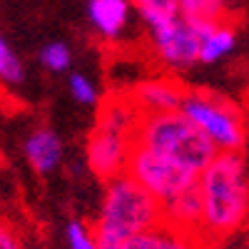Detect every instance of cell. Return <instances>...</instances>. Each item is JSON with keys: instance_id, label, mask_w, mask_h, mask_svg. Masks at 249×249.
Listing matches in <instances>:
<instances>
[{"instance_id": "obj_9", "label": "cell", "mask_w": 249, "mask_h": 249, "mask_svg": "<svg viewBox=\"0 0 249 249\" xmlns=\"http://www.w3.org/2000/svg\"><path fill=\"white\" fill-rule=\"evenodd\" d=\"M184 92L175 88L172 82L155 80V82H142L132 90V102L142 115H160V112H175L182 107Z\"/></svg>"}, {"instance_id": "obj_14", "label": "cell", "mask_w": 249, "mask_h": 249, "mask_svg": "<svg viewBox=\"0 0 249 249\" xmlns=\"http://www.w3.org/2000/svg\"><path fill=\"white\" fill-rule=\"evenodd\" d=\"M135 8L142 15V20L152 28L167 23V20L182 15L179 13V0H135Z\"/></svg>"}, {"instance_id": "obj_6", "label": "cell", "mask_w": 249, "mask_h": 249, "mask_svg": "<svg viewBox=\"0 0 249 249\" xmlns=\"http://www.w3.org/2000/svg\"><path fill=\"white\" fill-rule=\"evenodd\" d=\"M214 23L207 20H192L177 15L167 23H162L152 28V43L157 55L172 68H190L195 62H199L202 55V40L210 33Z\"/></svg>"}, {"instance_id": "obj_12", "label": "cell", "mask_w": 249, "mask_h": 249, "mask_svg": "<svg viewBox=\"0 0 249 249\" xmlns=\"http://www.w3.org/2000/svg\"><path fill=\"white\" fill-rule=\"evenodd\" d=\"M132 0H90L88 3V15L92 28L102 37H117L130 18Z\"/></svg>"}, {"instance_id": "obj_2", "label": "cell", "mask_w": 249, "mask_h": 249, "mask_svg": "<svg viewBox=\"0 0 249 249\" xmlns=\"http://www.w3.org/2000/svg\"><path fill=\"white\" fill-rule=\"evenodd\" d=\"M162 222H164L162 202L124 172L110 179L105 187V197H102L95 224V239L130 244V239Z\"/></svg>"}, {"instance_id": "obj_5", "label": "cell", "mask_w": 249, "mask_h": 249, "mask_svg": "<svg viewBox=\"0 0 249 249\" xmlns=\"http://www.w3.org/2000/svg\"><path fill=\"white\" fill-rule=\"evenodd\" d=\"M127 175L140 182L150 195H155L162 204L172 202L175 197L190 192L192 187L199 184V172L177 164L167 157H160L150 150L135 144V150L127 162Z\"/></svg>"}, {"instance_id": "obj_18", "label": "cell", "mask_w": 249, "mask_h": 249, "mask_svg": "<svg viewBox=\"0 0 249 249\" xmlns=\"http://www.w3.org/2000/svg\"><path fill=\"white\" fill-rule=\"evenodd\" d=\"M65 237H68V247L70 249H97V239H95V232H90L82 222L72 219L65 230Z\"/></svg>"}, {"instance_id": "obj_11", "label": "cell", "mask_w": 249, "mask_h": 249, "mask_svg": "<svg viewBox=\"0 0 249 249\" xmlns=\"http://www.w3.org/2000/svg\"><path fill=\"white\" fill-rule=\"evenodd\" d=\"M164 210V222L177 227L182 232H190V234H199L202 237V214H204V207H202V192H199V184L192 187L190 192H184L179 197H175L172 202L162 204Z\"/></svg>"}, {"instance_id": "obj_10", "label": "cell", "mask_w": 249, "mask_h": 249, "mask_svg": "<svg viewBox=\"0 0 249 249\" xmlns=\"http://www.w3.org/2000/svg\"><path fill=\"white\" fill-rule=\"evenodd\" d=\"M207 247L210 244L199 234L182 232L167 222H162V224L152 227V230L137 234L127 244V249H207Z\"/></svg>"}, {"instance_id": "obj_17", "label": "cell", "mask_w": 249, "mask_h": 249, "mask_svg": "<svg viewBox=\"0 0 249 249\" xmlns=\"http://www.w3.org/2000/svg\"><path fill=\"white\" fill-rule=\"evenodd\" d=\"M70 60H72V55H70V50L62 43H48L43 50H40V62H43L48 70H53V72L68 70Z\"/></svg>"}, {"instance_id": "obj_19", "label": "cell", "mask_w": 249, "mask_h": 249, "mask_svg": "<svg viewBox=\"0 0 249 249\" xmlns=\"http://www.w3.org/2000/svg\"><path fill=\"white\" fill-rule=\"evenodd\" d=\"M70 92H72V97L80 102V105H90L92 107V105H97V100H100L95 85L85 75H80V72H75L70 77Z\"/></svg>"}, {"instance_id": "obj_13", "label": "cell", "mask_w": 249, "mask_h": 249, "mask_svg": "<svg viewBox=\"0 0 249 249\" xmlns=\"http://www.w3.org/2000/svg\"><path fill=\"white\" fill-rule=\"evenodd\" d=\"M237 45V35L230 25H224V20L222 23H214L210 28V33L204 35L202 40V55H199V62H217L222 60L224 55H230Z\"/></svg>"}, {"instance_id": "obj_1", "label": "cell", "mask_w": 249, "mask_h": 249, "mask_svg": "<svg viewBox=\"0 0 249 249\" xmlns=\"http://www.w3.org/2000/svg\"><path fill=\"white\" fill-rule=\"evenodd\" d=\"M202 239L207 244L234 234L249 219V179L242 152H219L199 175Z\"/></svg>"}, {"instance_id": "obj_20", "label": "cell", "mask_w": 249, "mask_h": 249, "mask_svg": "<svg viewBox=\"0 0 249 249\" xmlns=\"http://www.w3.org/2000/svg\"><path fill=\"white\" fill-rule=\"evenodd\" d=\"M0 249H23V247L18 244V239L8 230H3V234H0Z\"/></svg>"}, {"instance_id": "obj_4", "label": "cell", "mask_w": 249, "mask_h": 249, "mask_svg": "<svg viewBox=\"0 0 249 249\" xmlns=\"http://www.w3.org/2000/svg\"><path fill=\"white\" fill-rule=\"evenodd\" d=\"M179 110L217 144L219 152H242L247 142V127L234 102L214 92L190 90L184 92Z\"/></svg>"}, {"instance_id": "obj_8", "label": "cell", "mask_w": 249, "mask_h": 249, "mask_svg": "<svg viewBox=\"0 0 249 249\" xmlns=\"http://www.w3.org/2000/svg\"><path fill=\"white\" fill-rule=\"evenodd\" d=\"M23 150H25V160L30 167L37 175H48L62 160V140L50 127H37L28 135Z\"/></svg>"}, {"instance_id": "obj_7", "label": "cell", "mask_w": 249, "mask_h": 249, "mask_svg": "<svg viewBox=\"0 0 249 249\" xmlns=\"http://www.w3.org/2000/svg\"><path fill=\"white\" fill-rule=\"evenodd\" d=\"M135 150V137L95 122V130L88 137V164L100 179H115L127 172V162Z\"/></svg>"}, {"instance_id": "obj_3", "label": "cell", "mask_w": 249, "mask_h": 249, "mask_svg": "<svg viewBox=\"0 0 249 249\" xmlns=\"http://www.w3.org/2000/svg\"><path fill=\"white\" fill-rule=\"evenodd\" d=\"M135 144L184 164L195 172H204L219 155L217 144L207 137L182 110L142 115L135 130Z\"/></svg>"}, {"instance_id": "obj_16", "label": "cell", "mask_w": 249, "mask_h": 249, "mask_svg": "<svg viewBox=\"0 0 249 249\" xmlns=\"http://www.w3.org/2000/svg\"><path fill=\"white\" fill-rule=\"evenodd\" d=\"M0 77H3L8 85H20L25 77L23 62H20L18 53L10 48V43L3 37L0 40Z\"/></svg>"}, {"instance_id": "obj_15", "label": "cell", "mask_w": 249, "mask_h": 249, "mask_svg": "<svg viewBox=\"0 0 249 249\" xmlns=\"http://www.w3.org/2000/svg\"><path fill=\"white\" fill-rule=\"evenodd\" d=\"M179 13L192 20H207V23H222L227 13L224 0H179Z\"/></svg>"}]
</instances>
